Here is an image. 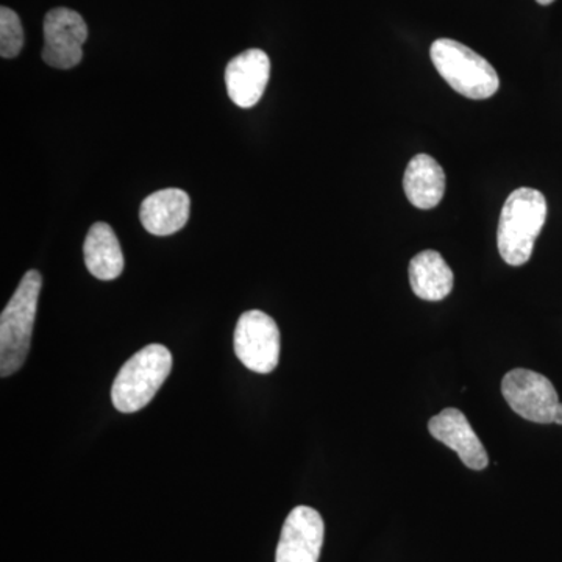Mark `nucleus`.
I'll list each match as a JSON object with an SVG mask.
<instances>
[{
	"label": "nucleus",
	"instance_id": "f257e3e1",
	"mask_svg": "<svg viewBox=\"0 0 562 562\" xmlns=\"http://www.w3.org/2000/svg\"><path fill=\"white\" fill-rule=\"evenodd\" d=\"M547 221V201L541 191L519 188L503 205L497 244L503 261L524 266L530 260L536 239Z\"/></svg>",
	"mask_w": 562,
	"mask_h": 562
},
{
	"label": "nucleus",
	"instance_id": "f03ea898",
	"mask_svg": "<svg viewBox=\"0 0 562 562\" xmlns=\"http://www.w3.org/2000/svg\"><path fill=\"white\" fill-rule=\"evenodd\" d=\"M43 277L29 271L0 316V375H13L24 366L31 350L33 324Z\"/></svg>",
	"mask_w": 562,
	"mask_h": 562
},
{
	"label": "nucleus",
	"instance_id": "7ed1b4c3",
	"mask_svg": "<svg viewBox=\"0 0 562 562\" xmlns=\"http://www.w3.org/2000/svg\"><path fill=\"white\" fill-rule=\"evenodd\" d=\"M172 371V355L161 344L144 347L122 366L113 387L111 401L120 413L139 412L149 405Z\"/></svg>",
	"mask_w": 562,
	"mask_h": 562
},
{
	"label": "nucleus",
	"instance_id": "20e7f679",
	"mask_svg": "<svg viewBox=\"0 0 562 562\" xmlns=\"http://www.w3.org/2000/svg\"><path fill=\"white\" fill-rule=\"evenodd\" d=\"M431 61L443 80L464 98L483 101L501 87L497 70L471 47L454 40H438L431 44Z\"/></svg>",
	"mask_w": 562,
	"mask_h": 562
},
{
	"label": "nucleus",
	"instance_id": "39448f33",
	"mask_svg": "<svg viewBox=\"0 0 562 562\" xmlns=\"http://www.w3.org/2000/svg\"><path fill=\"white\" fill-rule=\"evenodd\" d=\"M235 353L249 371L271 373L280 360L279 325L260 310L244 313L236 324Z\"/></svg>",
	"mask_w": 562,
	"mask_h": 562
},
{
	"label": "nucleus",
	"instance_id": "423d86ee",
	"mask_svg": "<svg viewBox=\"0 0 562 562\" xmlns=\"http://www.w3.org/2000/svg\"><path fill=\"white\" fill-rule=\"evenodd\" d=\"M502 394L513 412L535 424H553L560 397L541 373L514 369L503 376Z\"/></svg>",
	"mask_w": 562,
	"mask_h": 562
},
{
	"label": "nucleus",
	"instance_id": "0eeeda50",
	"mask_svg": "<svg viewBox=\"0 0 562 562\" xmlns=\"http://www.w3.org/2000/svg\"><path fill=\"white\" fill-rule=\"evenodd\" d=\"M43 60L52 68L72 69L83 58L87 22L77 11L54 9L44 18Z\"/></svg>",
	"mask_w": 562,
	"mask_h": 562
},
{
	"label": "nucleus",
	"instance_id": "6e6552de",
	"mask_svg": "<svg viewBox=\"0 0 562 562\" xmlns=\"http://www.w3.org/2000/svg\"><path fill=\"white\" fill-rule=\"evenodd\" d=\"M322 516L310 506L292 509L281 528L276 562H317L324 543Z\"/></svg>",
	"mask_w": 562,
	"mask_h": 562
},
{
	"label": "nucleus",
	"instance_id": "1a4fd4ad",
	"mask_svg": "<svg viewBox=\"0 0 562 562\" xmlns=\"http://www.w3.org/2000/svg\"><path fill=\"white\" fill-rule=\"evenodd\" d=\"M271 79V60L261 49H249L232 58L225 69V85L232 102L251 109L261 101Z\"/></svg>",
	"mask_w": 562,
	"mask_h": 562
},
{
	"label": "nucleus",
	"instance_id": "9d476101",
	"mask_svg": "<svg viewBox=\"0 0 562 562\" xmlns=\"http://www.w3.org/2000/svg\"><path fill=\"white\" fill-rule=\"evenodd\" d=\"M428 431L436 441L454 450L472 471H483L490 464L486 449L460 409L447 408L436 414L428 422Z\"/></svg>",
	"mask_w": 562,
	"mask_h": 562
},
{
	"label": "nucleus",
	"instance_id": "9b49d317",
	"mask_svg": "<svg viewBox=\"0 0 562 562\" xmlns=\"http://www.w3.org/2000/svg\"><path fill=\"white\" fill-rule=\"evenodd\" d=\"M190 195L169 188L154 192L140 205V222L155 236H169L180 232L190 220Z\"/></svg>",
	"mask_w": 562,
	"mask_h": 562
},
{
	"label": "nucleus",
	"instance_id": "f8f14e48",
	"mask_svg": "<svg viewBox=\"0 0 562 562\" xmlns=\"http://www.w3.org/2000/svg\"><path fill=\"white\" fill-rule=\"evenodd\" d=\"M446 172L430 155L419 154L409 161L403 177V190L416 209L431 210L446 194Z\"/></svg>",
	"mask_w": 562,
	"mask_h": 562
},
{
	"label": "nucleus",
	"instance_id": "ddd939ff",
	"mask_svg": "<svg viewBox=\"0 0 562 562\" xmlns=\"http://www.w3.org/2000/svg\"><path fill=\"white\" fill-rule=\"evenodd\" d=\"M453 271L439 251H420L409 262V283L422 301H443L453 290Z\"/></svg>",
	"mask_w": 562,
	"mask_h": 562
},
{
	"label": "nucleus",
	"instance_id": "4468645a",
	"mask_svg": "<svg viewBox=\"0 0 562 562\" xmlns=\"http://www.w3.org/2000/svg\"><path fill=\"white\" fill-rule=\"evenodd\" d=\"M85 265L99 280H114L124 271V255L116 233L105 222H95L83 246Z\"/></svg>",
	"mask_w": 562,
	"mask_h": 562
},
{
	"label": "nucleus",
	"instance_id": "2eb2a0df",
	"mask_svg": "<svg viewBox=\"0 0 562 562\" xmlns=\"http://www.w3.org/2000/svg\"><path fill=\"white\" fill-rule=\"evenodd\" d=\"M24 46V31L20 16L13 10L0 9V55L2 58H14Z\"/></svg>",
	"mask_w": 562,
	"mask_h": 562
},
{
	"label": "nucleus",
	"instance_id": "dca6fc26",
	"mask_svg": "<svg viewBox=\"0 0 562 562\" xmlns=\"http://www.w3.org/2000/svg\"><path fill=\"white\" fill-rule=\"evenodd\" d=\"M553 424L562 425V403L558 405L557 413H554Z\"/></svg>",
	"mask_w": 562,
	"mask_h": 562
},
{
	"label": "nucleus",
	"instance_id": "f3484780",
	"mask_svg": "<svg viewBox=\"0 0 562 562\" xmlns=\"http://www.w3.org/2000/svg\"><path fill=\"white\" fill-rule=\"evenodd\" d=\"M536 2L541 3V5H550L554 0H536Z\"/></svg>",
	"mask_w": 562,
	"mask_h": 562
}]
</instances>
